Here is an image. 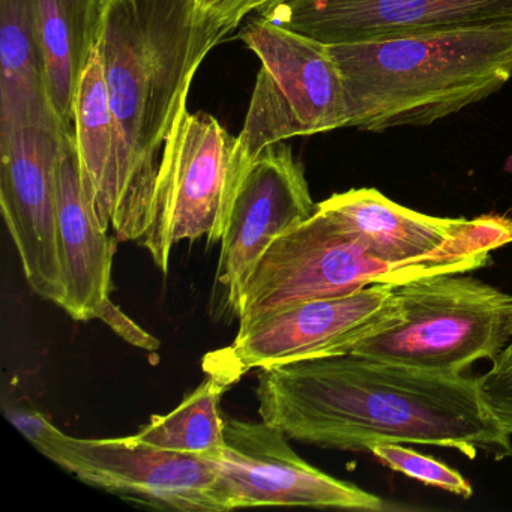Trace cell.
I'll list each match as a JSON object with an SVG mask.
<instances>
[{"instance_id":"5","label":"cell","mask_w":512,"mask_h":512,"mask_svg":"<svg viewBox=\"0 0 512 512\" xmlns=\"http://www.w3.org/2000/svg\"><path fill=\"white\" fill-rule=\"evenodd\" d=\"M479 268V263L460 259L386 262L317 208L313 217L269 245L232 310L244 320L298 302L349 295L373 284L401 286L431 275L466 274Z\"/></svg>"},{"instance_id":"12","label":"cell","mask_w":512,"mask_h":512,"mask_svg":"<svg viewBox=\"0 0 512 512\" xmlns=\"http://www.w3.org/2000/svg\"><path fill=\"white\" fill-rule=\"evenodd\" d=\"M61 130L25 127L0 134L2 215L29 286L56 305L62 299L56 179Z\"/></svg>"},{"instance_id":"24","label":"cell","mask_w":512,"mask_h":512,"mask_svg":"<svg viewBox=\"0 0 512 512\" xmlns=\"http://www.w3.org/2000/svg\"><path fill=\"white\" fill-rule=\"evenodd\" d=\"M491 371L496 373L512 374V344H508L491 362Z\"/></svg>"},{"instance_id":"18","label":"cell","mask_w":512,"mask_h":512,"mask_svg":"<svg viewBox=\"0 0 512 512\" xmlns=\"http://www.w3.org/2000/svg\"><path fill=\"white\" fill-rule=\"evenodd\" d=\"M74 140L86 193L101 226L112 229L118 131L98 46L77 91Z\"/></svg>"},{"instance_id":"23","label":"cell","mask_w":512,"mask_h":512,"mask_svg":"<svg viewBox=\"0 0 512 512\" xmlns=\"http://www.w3.org/2000/svg\"><path fill=\"white\" fill-rule=\"evenodd\" d=\"M203 10L226 23L232 31L238 28L245 16L259 7V0H197Z\"/></svg>"},{"instance_id":"14","label":"cell","mask_w":512,"mask_h":512,"mask_svg":"<svg viewBox=\"0 0 512 512\" xmlns=\"http://www.w3.org/2000/svg\"><path fill=\"white\" fill-rule=\"evenodd\" d=\"M316 211L292 149L284 142L263 149L239 187L221 239L217 281L230 307L269 245Z\"/></svg>"},{"instance_id":"17","label":"cell","mask_w":512,"mask_h":512,"mask_svg":"<svg viewBox=\"0 0 512 512\" xmlns=\"http://www.w3.org/2000/svg\"><path fill=\"white\" fill-rule=\"evenodd\" d=\"M104 0H34L47 91L62 128H74V103L97 52Z\"/></svg>"},{"instance_id":"20","label":"cell","mask_w":512,"mask_h":512,"mask_svg":"<svg viewBox=\"0 0 512 512\" xmlns=\"http://www.w3.org/2000/svg\"><path fill=\"white\" fill-rule=\"evenodd\" d=\"M368 452L389 469L403 473L407 478L416 479L422 484L448 491L463 499L473 496L472 485L458 470L430 455L419 454L415 449L406 448L404 443H376Z\"/></svg>"},{"instance_id":"25","label":"cell","mask_w":512,"mask_h":512,"mask_svg":"<svg viewBox=\"0 0 512 512\" xmlns=\"http://www.w3.org/2000/svg\"><path fill=\"white\" fill-rule=\"evenodd\" d=\"M284 0H259V7H257V13L268 10V8L275 7V5L281 4Z\"/></svg>"},{"instance_id":"13","label":"cell","mask_w":512,"mask_h":512,"mask_svg":"<svg viewBox=\"0 0 512 512\" xmlns=\"http://www.w3.org/2000/svg\"><path fill=\"white\" fill-rule=\"evenodd\" d=\"M259 14L335 46L512 25V0H284Z\"/></svg>"},{"instance_id":"7","label":"cell","mask_w":512,"mask_h":512,"mask_svg":"<svg viewBox=\"0 0 512 512\" xmlns=\"http://www.w3.org/2000/svg\"><path fill=\"white\" fill-rule=\"evenodd\" d=\"M5 416L38 452L86 484L155 508L226 512L220 467L211 458L167 451L136 434L112 439L68 436L31 407H7Z\"/></svg>"},{"instance_id":"26","label":"cell","mask_w":512,"mask_h":512,"mask_svg":"<svg viewBox=\"0 0 512 512\" xmlns=\"http://www.w3.org/2000/svg\"><path fill=\"white\" fill-rule=\"evenodd\" d=\"M509 344H512V341H511V343H509Z\"/></svg>"},{"instance_id":"6","label":"cell","mask_w":512,"mask_h":512,"mask_svg":"<svg viewBox=\"0 0 512 512\" xmlns=\"http://www.w3.org/2000/svg\"><path fill=\"white\" fill-rule=\"evenodd\" d=\"M253 160L214 116L188 110L179 115L164 145L148 229L139 242L164 274L178 242H221Z\"/></svg>"},{"instance_id":"4","label":"cell","mask_w":512,"mask_h":512,"mask_svg":"<svg viewBox=\"0 0 512 512\" xmlns=\"http://www.w3.org/2000/svg\"><path fill=\"white\" fill-rule=\"evenodd\" d=\"M401 322L352 353L418 370L463 374L512 341V296L463 274H440L395 286Z\"/></svg>"},{"instance_id":"9","label":"cell","mask_w":512,"mask_h":512,"mask_svg":"<svg viewBox=\"0 0 512 512\" xmlns=\"http://www.w3.org/2000/svg\"><path fill=\"white\" fill-rule=\"evenodd\" d=\"M395 286L298 302L239 320L232 346L205 359L206 373L238 382L251 370L353 352L365 338L401 322Z\"/></svg>"},{"instance_id":"22","label":"cell","mask_w":512,"mask_h":512,"mask_svg":"<svg viewBox=\"0 0 512 512\" xmlns=\"http://www.w3.org/2000/svg\"><path fill=\"white\" fill-rule=\"evenodd\" d=\"M97 319L106 323L119 337L124 338L127 343L133 344V346L145 350H157L158 346H160L158 340H155L148 332L143 331L112 299L101 308Z\"/></svg>"},{"instance_id":"16","label":"cell","mask_w":512,"mask_h":512,"mask_svg":"<svg viewBox=\"0 0 512 512\" xmlns=\"http://www.w3.org/2000/svg\"><path fill=\"white\" fill-rule=\"evenodd\" d=\"M0 134L61 130L47 91L34 0H0Z\"/></svg>"},{"instance_id":"2","label":"cell","mask_w":512,"mask_h":512,"mask_svg":"<svg viewBox=\"0 0 512 512\" xmlns=\"http://www.w3.org/2000/svg\"><path fill=\"white\" fill-rule=\"evenodd\" d=\"M232 32L197 0H104L98 52L118 131L112 230L121 241L145 235L167 137L197 68Z\"/></svg>"},{"instance_id":"15","label":"cell","mask_w":512,"mask_h":512,"mask_svg":"<svg viewBox=\"0 0 512 512\" xmlns=\"http://www.w3.org/2000/svg\"><path fill=\"white\" fill-rule=\"evenodd\" d=\"M58 247L62 299L74 320L97 319L110 301L115 241L101 226L83 185L74 128H62L58 167Z\"/></svg>"},{"instance_id":"11","label":"cell","mask_w":512,"mask_h":512,"mask_svg":"<svg viewBox=\"0 0 512 512\" xmlns=\"http://www.w3.org/2000/svg\"><path fill=\"white\" fill-rule=\"evenodd\" d=\"M317 208L391 263L460 259L484 268L494 251L512 244V220L508 218L430 217L392 202L373 188L334 194Z\"/></svg>"},{"instance_id":"1","label":"cell","mask_w":512,"mask_h":512,"mask_svg":"<svg viewBox=\"0 0 512 512\" xmlns=\"http://www.w3.org/2000/svg\"><path fill=\"white\" fill-rule=\"evenodd\" d=\"M260 419L289 439L370 451L376 443L443 446L469 458L512 457L511 434L488 409L478 379L418 370L356 353L259 370Z\"/></svg>"},{"instance_id":"3","label":"cell","mask_w":512,"mask_h":512,"mask_svg":"<svg viewBox=\"0 0 512 512\" xmlns=\"http://www.w3.org/2000/svg\"><path fill=\"white\" fill-rule=\"evenodd\" d=\"M346 128L422 127L496 94L512 77V25L335 44Z\"/></svg>"},{"instance_id":"19","label":"cell","mask_w":512,"mask_h":512,"mask_svg":"<svg viewBox=\"0 0 512 512\" xmlns=\"http://www.w3.org/2000/svg\"><path fill=\"white\" fill-rule=\"evenodd\" d=\"M217 374L208 373L182 403L167 415H154L136 436L158 448L215 460L224 448L221 397L229 388Z\"/></svg>"},{"instance_id":"21","label":"cell","mask_w":512,"mask_h":512,"mask_svg":"<svg viewBox=\"0 0 512 512\" xmlns=\"http://www.w3.org/2000/svg\"><path fill=\"white\" fill-rule=\"evenodd\" d=\"M478 382L482 400L512 436V374L490 370Z\"/></svg>"},{"instance_id":"10","label":"cell","mask_w":512,"mask_h":512,"mask_svg":"<svg viewBox=\"0 0 512 512\" xmlns=\"http://www.w3.org/2000/svg\"><path fill=\"white\" fill-rule=\"evenodd\" d=\"M220 467L224 511L251 506L388 511L382 497L341 481L302 460L289 437L260 421H224V448L215 458Z\"/></svg>"},{"instance_id":"8","label":"cell","mask_w":512,"mask_h":512,"mask_svg":"<svg viewBox=\"0 0 512 512\" xmlns=\"http://www.w3.org/2000/svg\"><path fill=\"white\" fill-rule=\"evenodd\" d=\"M239 38L260 59L238 136L250 157L293 137L346 128L343 77L328 44L262 16Z\"/></svg>"}]
</instances>
